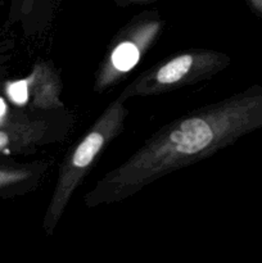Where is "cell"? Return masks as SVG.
Returning a JSON list of instances; mask_svg holds the SVG:
<instances>
[{
  "label": "cell",
  "mask_w": 262,
  "mask_h": 263,
  "mask_svg": "<svg viewBox=\"0 0 262 263\" xmlns=\"http://www.w3.org/2000/svg\"><path fill=\"white\" fill-rule=\"evenodd\" d=\"M262 127V87H251L167 123L138 151L98 180L87 207L122 202L180 168L203 161Z\"/></svg>",
  "instance_id": "obj_1"
},
{
  "label": "cell",
  "mask_w": 262,
  "mask_h": 263,
  "mask_svg": "<svg viewBox=\"0 0 262 263\" xmlns=\"http://www.w3.org/2000/svg\"><path fill=\"white\" fill-rule=\"evenodd\" d=\"M126 100L118 97L98 117L81 140L67 153L44 217V230L51 235L72 195L84 181L104 149L120 135L127 117Z\"/></svg>",
  "instance_id": "obj_2"
},
{
  "label": "cell",
  "mask_w": 262,
  "mask_h": 263,
  "mask_svg": "<svg viewBox=\"0 0 262 263\" xmlns=\"http://www.w3.org/2000/svg\"><path fill=\"white\" fill-rule=\"evenodd\" d=\"M230 63L226 54L211 49H189L176 54L136 77L120 97L125 100L152 97L208 80Z\"/></svg>",
  "instance_id": "obj_3"
},
{
  "label": "cell",
  "mask_w": 262,
  "mask_h": 263,
  "mask_svg": "<svg viewBox=\"0 0 262 263\" xmlns=\"http://www.w3.org/2000/svg\"><path fill=\"white\" fill-rule=\"evenodd\" d=\"M158 13H144L126 25L115 36L95 76L94 90L105 91L125 79L152 48L163 30Z\"/></svg>",
  "instance_id": "obj_4"
},
{
  "label": "cell",
  "mask_w": 262,
  "mask_h": 263,
  "mask_svg": "<svg viewBox=\"0 0 262 263\" xmlns=\"http://www.w3.org/2000/svg\"><path fill=\"white\" fill-rule=\"evenodd\" d=\"M62 87V79L53 63L39 61L28 76L8 81L4 92L8 100L21 109L55 112L64 108L61 99Z\"/></svg>",
  "instance_id": "obj_5"
},
{
  "label": "cell",
  "mask_w": 262,
  "mask_h": 263,
  "mask_svg": "<svg viewBox=\"0 0 262 263\" xmlns=\"http://www.w3.org/2000/svg\"><path fill=\"white\" fill-rule=\"evenodd\" d=\"M63 130L64 127H59L58 118L15 113L7 123L0 126V154L32 151L50 141H58Z\"/></svg>",
  "instance_id": "obj_6"
},
{
  "label": "cell",
  "mask_w": 262,
  "mask_h": 263,
  "mask_svg": "<svg viewBox=\"0 0 262 263\" xmlns=\"http://www.w3.org/2000/svg\"><path fill=\"white\" fill-rule=\"evenodd\" d=\"M48 164L43 166L23 167H0V190L21 184H28L31 180H38L46 170Z\"/></svg>",
  "instance_id": "obj_7"
},
{
  "label": "cell",
  "mask_w": 262,
  "mask_h": 263,
  "mask_svg": "<svg viewBox=\"0 0 262 263\" xmlns=\"http://www.w3.org/2000/svg\"><path fill=\"white\" fill-rule=\"evenodd\" d=\"M39 2H40V0H21V12H22V14H31Z\"/></svg>",
  "instance_id": "obj_8"
},
{
  "label": "cell",
  "mask_w": 262,
  "mask_h": 263,
  "mask_svg": "<svg viewBox=\"0 0 262 263\" xmlns=\"http://www.w3.org/2000/svg\"><path fill=\"white\" fill-rule=\"evenodd\" d=\"M115 3L120 5H128V4H146V3H152L154 0H113Z\"/></svg>",
  "instance_id": "obj_9"
}]
</instances>
